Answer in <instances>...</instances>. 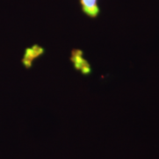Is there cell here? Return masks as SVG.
Here are the masks:
<instances>
[{"mask_svg":"<svg viewBox=\"0 0 159 159\" xmlns=\"http://www.w3.org/2000/svg\"><path fill=\"white\" fill-rule=\"evenodd\" d=\"M80 3L85 14L91 18H95L98 16L99 9L97 0H80Z\"/></svg>","mask_w":159,"mask_h":159,"instance_id":"3957f363","label":"cell"},{"mask_svg":"<svg viewBox=\"0 0 159 159\" xmlns=\"http://www.w3.org/2000/svg\"><path fill=\"white\" fill-rule=\"evenodd\" d=\"M71 61L74 63L75 69L82 71L83 75H89L91 72L90 65L84 58H83V52L79 49L72 51Z\"/></svg>","mask_w":159,"mask_h":159,"instance_id":"6da1fadb","label":"cell"},{"mask_svg":"<svg viewBox=\"0 0 159 159\" xmlns=\"http://www.w3.org/2000/svg\"><path fill=\"white\" fill-rule=\"evenodd\" d=\"M44 52V49L38 45H35L30 48L26 49L25 55L22 59V63L27 69L30 68L33 61L41 56Z\"/></svg>","mask_w":159,"mask_h":159,"instance_id":"7a4b0ae2","label":"cell"}]
</instances>
